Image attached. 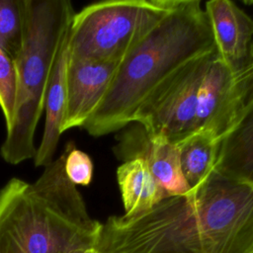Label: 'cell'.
<instances>
[{
    "instance_id": "12",
    "label": "cell",
    "mask_w": 253,
    "mask_h": 253,
    "mask_svg": "<svg viewBox=\"0 0 253 253\" xmlns=\"http://www.w3.org/2000/svg\"><path fill=\"white\" fill-rule=\"evenodd\" d=\"M67 37L59 50L46 89L43 133L34 158L35 166L37 167H44L53 160L59 137L62 133L61 126L66 105V69L68 61Z\"/></svg>"
},
{
    "instance_id": "13",
    "label": "cell",
    "mask_w": 253,
    "mask_h": 253,
    "mask_svg": "<svg viewBox=\"0 0 253 253\" xmlns=\"http://www.w3.org/2000/svg\"><path fill=\"white\" fill-rule=\"evenodd\" d=\"M117 180L126 216L147 211L169 197L140 159L123 162L117 169Z\"/></svg>"
},
{
    "instance_id": "1",
    "label": "cell",
    "mask_w": 253,
    "mask_h": 253,
    "mask_svg": "<svg viewBox=\"0 0 253 253\" xmlns=\"http://www.w3.org/2000/svg\"><path fill=\"white\" fill-rule=\"evenodd\" d=\"M95 245L101 253H253V188L213 169L186 195L108 217Z\"/></svg>"
},
{
    "instance_id": "17",
    "label": "cell",
    "mask_w": 253,
    "mask_h": 253,
    "mask_svg": "<svg viewBox=\"0 0 253 253\" xmlns=\"http://www.w3.org/2000/svg\"><path fill=\"white\" fill-rule=\"evenodd\" d=\"M93 162L90 156L73 145L68 151L64 170L67 178L75 186H88L93 178Z\"/></svg>"
},
{
    "instance_id": "8",
    "label": "cell",
    "mask_w": 253,
    "mask_h": 253,
    "mask_svg": "<svg viewBox=\"0 0 253 253\" xmlns=\"http://www.w3.org/2000/svg\"><path fill=\"white\" fill-rule=\"evenodd\" d=\"M116 140L113 147L116 157L123 162L142 160L168 196L186 195L191 191L181 171L176 144L163 136L149 134L135 122L121 129Z\"/></svg>"
},
{
    "instance_id": "3",
    "label": "cell",
    "mask_w": 253,
    "mask_h": 253,
    "mask_svg": "<svg viewBox=\"0 0 253 253\" xmlns=\"http://www.w3.org/2000/svg\"><path fill=\"white\" fill-rule=\"evenodd\" d=\"M73 145L69 141L35 182L15 177L0 189V240L7 253H70L99 232L102 222L90 216L65 174Z\"/></svg>"
},
{
    "instance_id": "7",
    "label": "cell",
    "mask_w": 253,
    "mask_h": 253,
    "mask_svg": "<svg viewBox=\"0 0 253 253\" xmlns=\"http://www.w3.org/2000/svg\"><path fill=\"white\" fill-rule=\"evenodd\" d=\"M253 100V58L232 70L217 53L199 90L196 131L210 133L217 141L232 127Z\"/></svg>"
},
{
    "instance_id": "15",
    "label": "cell",
    "mask_w": 253,
    "mask_h": 253,
    "mask_svg": "<svg viewBox=\"0 0 253 253\" xmlns=\"http://www.w3.org/2000/svg\"><path fill=\"white\" fill-rule=\"evenodd\" d=\"M25 22V0H0V49L12 60L22 47Z\"/></svg>"
},
{
    "instance_id": "18",
    "label": "cell",
    "mask_w": 253,
    "mask_h": 253,
    "mask_svg": "<svg viewBox=\"0 0 253 253\" xmlns=\"http://www.w3.org/2000/svg\"><path fill=\"white\" fill-rule=\"evenodd\" d=\"M244 3L247 4V5H252L253 6V1H244ZM250 57L253 58V40H252L251 46H250Z\"/></svg>"
},
{
    "instance_id": "19",
    "label": "cell",
    "mask_w": 253,
    "mask_h": 253,
    "mask_svg": "<svg viewBox=\"0 0 253 253\" xmlns=\"http://www.w3.org/2000/svg\"><path fill=\"white\" fill-rule=\"evenodd\" d=\"M0 253H7V251H6V249H5V246H4V244L1 242V240H0Z\"/></svg>"
},
{
    "instance_id": "10",
    "label": "cell",
    "mask_w": 253,
    "mask_h": 253,
    "mask_svg": "<svg viewBox=\"0 0 253 253\" xmlns=\"http://www.w3.org/2000/svg\"><path fill=\"white\" fill-rule=\"evenodd\" d=\"M204 10L218 58L232 70L244 67L251 60L253 20L229 0L208 1Z\"/></svg>"
},
{
    "instance_id": "9",
    "label": "cell",
    "mask_w": 253,
    "mask_h": 253,
    "mask_svg": "<svg viewBox=\"0 0 253 253\" xmlns=\"http://www.w3.org/2000/svg\"><path fill=\"white\" fill-rule=\"evenodd\" d=\"M121 61H67L66 105L61 132L82 127L106 95Z\"/></svg>"
},
{
    "instance_id": "16",
    "label": "cell",
    "mask_w": 253,
    "mask_h": 253,
    "mask_svg": "<svg viewBox=\"0 0 253 253\" xmlns=\"http://www.w3.org/2000/svg\"><path fill=\"white\" fill-rule=\"evenodd\" d=\"M16 95V74L13 60L0 49V108L3 113L6 129L14 118Z\"/></svg>"
},
{
    "instance_id": "14",
    "label": "cell",
    "mask_w": 253,
    "mask_h": 253,
    "mask_svg": "<svg viewBox=\"0 0 253 253\" xmlns=\"http://www.w3.org/2000/svg\"><path fill=\"white\" fill-rule=\"evenodd\" d=\"M180 167L184 179L193 190L199 187L213 171L218 141L210 133L196 131L179 143Z\"/></svg>"
},
{
    "instance_id": "6",
    "label": "cell",
    "mask_w": 253,
    "mask_h": 253,
    "mask_svg": "<svg viewBox=\"0 0 253 253\" xmlns=\"http://www.w3.org/2000/svg\"><path fill=\"white\" fill-rule=\"evenodd\" d=\"M215 54L200 56L168 77L139 106L132 122L174 144L196 132L199 90Z\"/></svg>"
},
{
    "instance_id": "11",
    "label": "cell",
    "mask_w": 253,
    "mask_h": 253,
    "mask_svg": "<svg viewBox=\"0 0 253 253\" xmlns=\"http://www.w3.org/2000/svg\"><path fill=\"white\" fill-rule=\"evenodd\" d=\"M214 170L253 188V100L218 141Z\"/></svg>"
},
{
    "instance_id": "4",
    "label": "cell",
    "mask_w": 253,
    "mask_h": 253,
    "mask_svg": "<svg viewBox=\"0 0 253 253\" xmlns=\"http://www.w3.org/2000/svg\"><path fill=\"white\" fill-rule=\"evenodd\" d=\"M22 47L13 60L16 74L14 118L0 147L2 158L16 165L35 158L34 138L44 110L48 82L75 11L68 0H25Z\"/></svg>"
},
{
    "instance_id": "5",
    "label": "cell",
    "mask_w": 253,
    "mask_h": 253,
    "mask_svg": "<svg viewBox=\"0 0 253 253\" xmlns=\"http://www.w3.org/2000/svg\"><path fill=\"white\" fill-rule=\"evenodd\" d=\"M178 0H107L75 13L67 37L68 58L122 61Z\"/></svg>"
},
{
    "instance_id": "2",
    "label": "cell",
    "mask_w": 253,
    "mask_h": 253,
    "mask_svg": "<svg viewBox=\"0 0 253 253\" xmlns=\"http://www.w3.org/2000/svg\"><path fill=\"white\" fill-rule=\"evenodd\" d=\"M214 50L201 1L178 0L121 61L106 95L82 128L95 137L123 129L162 82L190 61Z\"/></svg>"
}]
</instances>
